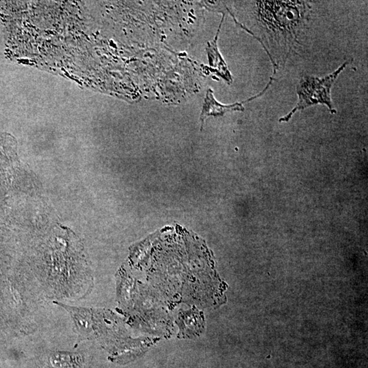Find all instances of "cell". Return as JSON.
<instances>
[{"mask_svg":"<svg viewBox=\"0 0 368 368\" xmlns=\"http://www.w3.org/2000/svg\"><path fill=\"white\" fill-rule=\"evenodd\" d=\"M346 65V64L342 65L335 72L323 78L311 76H306L302 78L297 90L300 97L299 103L290 114L279 121H288L297 110L305 109L318 103L325 104L333 113L332 104L330 100V89L338 74L345 68Z\"/></svg>","mask_w":368,"mask_h":368,"instance_id":"cell-1","label":"cell"},{"mask_svg":"<svg viewBox=\"0 0 368 368\" xmlns=\"http://www.w3.org/2000/svg\"><path fill=\"white\" fill-rule=\"evenodd\" d=\"M47 368H84L81 356L78 353L52 352L46 361Z\"/></svg>","mask_w":368,"mask_h":368,"instance_id":"cell-2","label":"cell"},{"mask_svg":"<svg viewBox=\"0 0 368 368\" xmlns=\"http://www.w3.org/2000/svg\"><path fill=\"white\" fill-rule=\"evenodd\" d=\"M243 107L241 104H235L232 105H222L216 102L214 99L213 93L211 90H209L203 105V109L201 114V119L203 121L205 118L208 115H222L228 111H243Z\"/></svg>","mask_w":368,"mask_h":368,"instance_id":"cell-3","label":"cell"}]
</instances>
